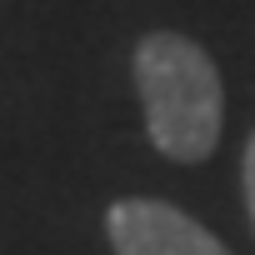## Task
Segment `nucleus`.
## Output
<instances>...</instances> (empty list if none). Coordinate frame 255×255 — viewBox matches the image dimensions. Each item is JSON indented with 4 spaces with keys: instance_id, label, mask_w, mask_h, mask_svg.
Instances as JSON below:
<instances>
[{
    "instance_id": "obj_1",
    "label": "nucleus",
    "mask_w": 255,
    "mask_h": 255,
    "mask_svg": "<svg viewBox=\"0 0 255 255\" xmlns=\"http://www.w3.org/2000/svg\"><path fill=\"white\" fill-rule=\"evenodd\" d=\"M135 90L145 110L150 145L165 160L200 165L220 145L225 125V85L215 60L175 30H150L135 45Z\"/></svg>"
},
{
    "instance_id": "obj_2",
    "label": "nucleus",
    "mask_w": 255,
    "mask_h": 255,
    "mask_svg": "<svg viewBox=\"0 0 255 255\" xmlns=\"http://www.w3.org/2000/svg\"><path fill=\"white\" fill-rule=\"evenodd\" d=\"M105 235L115 255H230L220 235H210L195 215L150 195L115 200L105 215Z\"/></svg>"
},
{
    "instance_id": "obj_3",
    "label": "nucleus",
    "mask_w": 255,
    "mask_h": 255,
    "mask_svg": "<svg viewBox=\"0 0 255 255\" xmlns=\"http://www.w3.org/2000/svg\"><path fill=\"white\" fill-rule=\"evenodd\" d=\"M240 185H245V210L255 225V130L245 135V160H240Z\"/></svg>"
}]
</instances>
